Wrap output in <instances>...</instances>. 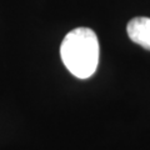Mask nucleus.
<instances>
[{
  "label": "nucleus",
  "mask_w": 150,
  "mask_h": 150,
  "mask_svg": "<svg viewBox=\"0 0 150 150\" xmlns=\"http://www.w3.org/2000/svg\"><path fill=\"white\" fill-rule=\"evenodd\" d=\"M99 40L89 28H76L68 33L60 45V56L75 78L88 79L99 64Z\"/></svg>",
  "instance_id": "f257e3e1"
},
{
  "label": "nucleus",
  "mask_w": 150,
  "mask_h": 150,
  "mask_svg": "<svg viewBox=\"0 0 150 150\" xmlns=\"http://www.w3.org/2000/svg\"><path fill=\"white\" fill-rule=\"evenodd\" d=\"M128 35L135 44L150 50V18H134L126 26Z\"/></svg>",
  "instance_id": "f03ea898"
}]
</instances>
